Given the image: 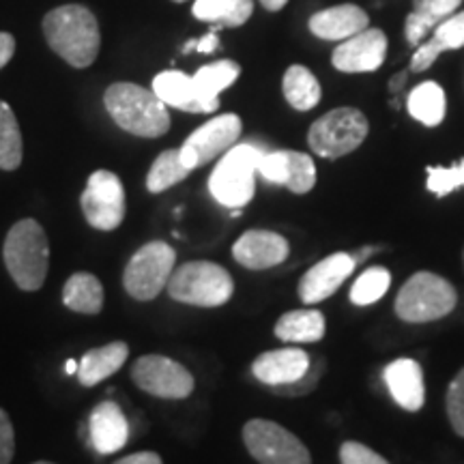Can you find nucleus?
Returning a JSON list of instances; mask_svg holds the SVG:
<instances>
[{
	"label": "nucleus",
	"instance_id": "423d86ee",
	"mask_svg": "<svg viewBox=\"0 0 464 464\" xmlns=\"http://www.w3.org/2000/svg\"><path fill=\"white\" fill-rule=\"evenodd\" d=\"M458 304L456 288L437 274L421 271L409 277L396 297V314L404 323H432L448 316Z\"/></svg>",
	"mask_w": 464,
	"mask_h": 464
},
{
	"label": "nucleus",
	"instance_id": "412c9836",
	"mask_svg": "<svg viewBox=\"0 0 464 464\" xmlns=\"http://www.w3.org/2000/svg\"><path fill=\"white\" fill-rule=\"evenodd\" d=\"M382 376H385V385L396 404L411 413L421 409L423 400H426V385H423L420 363L413 359H396L387 365Z\"/></svg>",
	"mask_w": 464,
	"mask_h": 464
},
{
	"label": "nucleus",
	"instance_id": "4be33fe9",
	"mask_svg": "<svg viewBox=\"0 0 464 464\" xmlns=\"http://www.w3.org/2000/svg\"><path fill=\"white\" fill-rule=\"evenodd\" d=\"M458 48H464V11H456L454 15L445 17L430 33V37L417 45V52L411 58V69L426 72L437 63V58L443 52Z\"/></svg>",
	"mask_w": 464,
	"mask_h": 464
},
{
	"label": "nucleus",
	"instance_id": "c756f323",
	"mask_svg": "<svg viewBox=\"0 0 464 464\" xmlns=\"http://www.w3.org/2000/svg\"><path fill=\"white\" fill-rule=\"evenodd\" d=\"M241 67L235 61H216L211 65L200 67L198 72L191 75L196 89L207 102L219 103V92L228 89V86L239 78Z\"/></svg>",
	"mask_w": 464,
	"mask_h": 464
},
{
	"label": "nucleus",
	"instance_id": "20e7f679",
	"mask_svg": "<svg viewBox=\"0 0 464 464\" xmlns=\"http://www.w3.org/2000/svg\"><path fill=\"white\" fill-rule=\"evenodd\" d=\"M166 290L179 304L219 307L230 301L235 293V282L222 265L208 263V260H191L172 271Z\"/></svg>",
	"mask_w": 464,
	"mask_h": 464
},
{
	"label": "nucleus",
	"instance_id": "473e14b6",
	"mask_svg": "<svg viewBox=\"0 0 464 464\" xmlns=\"http://www.w3.org/2000/svg\"><path fill=\"white\" fill-rule=\"evenodd\" d=\"M392 286V274L382 266H370L357 277L351 288V301L355 305H372L385 297Z\"/></svg>",
	"mask_w": 464,
	"mask_h": 464
},
{
	"label": "nucleus",
	"instance_id": "f3484780",
	"mask_svg": "<svg viewBox=\"0 0 464 464\" xmlns=\"http://www.w3.org/2000/svg\"><path fill=\"white\" fill-rule=\"evenodd\" d=\"M310 363V355L301 348H280V351L263 353L254 359L252 374L265 385L284 387L304 379Z\"/></svg>",
	"mask_w": 464,
	"mask_h": 464
},
{
	"label": "nucleus",
	"instance_id": "c85d7f7f",
	"mask_svg": "<svg viewBox=\"0 0 464 464\" xmlns=\"http://www.w3.org/2000/svg\"><path fill=\"white\" fill-rule=\"evenodd\" d=\"M282 91L290 106L295 110H301V112L316 108L323 95L316 75L304 65H293L286 69Z\"/></svg>",
	"mask_w": 464,
	"mask_h": 464
},
{
	"label": "nucleus",
	"instance_id": "6e6552de",
	"mask_svg": "<svg viewBox=\"0 0 464 464\" xmlns=\"http://www.w3.org/2000/svg\"><path fill=\"white\" fill-rule=\"evenodd\" d=\"M177 252L166 241H150L130 258L123 274L127 295L136 301H153L166 288L174 271Z\"/></svg>",
	"mask_w": 464,
	"mask_h": 464
},
{
	"label": "nucleus",
	"instance_id": "a878e982",
	"mask_svg": "<svg viewBox=\"0 0 464 464\" xmlns=\"http://www.w3.org/2000/svg\"><path fill=\"white\" fill-rule=\"evenodd\" d=\"M194 17L218 28L243 26L254 14V0H196Z\"/></svg>",
	"mask_w": 464,
	"mask_h": 464
},
{
	"label": "nucleus",
	"instance_id": "5701e85b",
	"mask_svg": "<svg viewBox=\"0 0 464 464\" xmlns=\"http://www.w3.org/2000/svg\"><path fill=\"white\" fill-rule=\"evenodd\" d=\"M127 357H130V346L125 342H110L106 346L92 348L80 359L78 381L84 387H95L97 382L110 379L123 368Z\"/></svg>",
	"mask_w": 464,
	"mask_h": 464
},
{
	"label": "nucleus",
	"instance_id": "4c0bfd02",
	"mask_svg": "<svg viewBox=\"0 0 464 464\" xmlns=\"http://www.w3.org/2000/svg\"><path fill=\"white\" fill-rule=\"evenodd\" d=\"M114 464H164V462H161L160 454H155V451H138V454L121 458V460H116Z\"/></svg>",
	"mask_w": 464,
	"mask_h": 464
},
{
	"label": "nucleus",
	"instance_id": "e433bc0d",
	"mask_svg": "<svg viewBox=\"0 0 464 464\" xmlns=\"http://www.w3.org/2000/svg\"><path fill=\"white\" fill-rule=\"evenodd\" d=\"M15 454V432L7 411L0 409V464H9Z\"/></svg>",
	"mask_w": 464,
	"mask_h": 464
},
{
	"label": "nucleus",
	"instance_id": "2f4dec72",
	"mask_svg": "<svg viewBox=\"0 0 464 464\" xmlns=\"http://www.w3.org/2000/svg\"><path fill=\"white\" fill-rule=\"evenodd\" d=\"M191 170L183 164L181 150L170 149L164 150L158 160L150 166L149 177H147V189L150 194H161V191L170 189L172 185L181 183L183 179H188Z\"/></svg>",
	"mask_w": 464,
	"mask_h": 464
},
{
	"label": "nucleus",
	"instance_id": "c9c22d12",
	"mask_svg": "<svg viewBox=\"0 0 464 464\" xmlns=\"http://www.w3.org/2000/svg\"><path fill=\"white\" fill-rule=\"evenodd\" d=\"M340 462L342 464H390L374 450L365 448L357 440H346L340 448Z\"/></svg>",
	"mask_w": 464,
	"mask_h": 464
},
{
	"label": "nucleus",
	"instance_id": "9b49d317",
	"mask_svg": "<svg viewBox=\"0 0 464 464\" xmlns=\"http://www.w3.org/2000/svg\"><path fill=\"white\" fill-rule=\"evenodd\" d=\"M131 381L142 392L164 400H183L194 392V376L170 357L144 355L131 365Z\"/></svg>",
	"mask_w": 464,
	"mask_h": 464
},
{
	"label": "nucleus",
	"instance_id": "ea45409f",
	"mask_svg": "<svg viewBox=\"0 0 464 464\" xmlns=\"http://www.w3.org/2000/svg\"><path fill=\"white\" fill-rule=\"evenodd\" d=\"M218 45H219L218 33L211 31L208 34H205V37H202V39H196L194 50L200 52V54H213V52L218 50Z\"/></svg>",
	"mask_w": 464,
	"mask_h": 464
},
{
	"label": "nucleus",
	"instance_id": "ddd939ff",
	"mask_svg": "<svg viewBox=\"0 0 464 464\" xmlns=\"http://www.w3.org/2000/svg\"><path fill=\"white\" fill-rule=\"evenodd\" d=\"M258 174L265 181L284 185L293 194H307L316 185V166L310 155L299 150H271L258 161Z\"/></svg>",
	"mask_w": 464,
	"mask_h": 464
},
{
	"label": "nucleus",
	"instance_id": "dca6fc26",
	"mask_svg": "<svg viewBox=\"0 0 464 464\" xmlns=\"http://www.w3.org/2000/svg\"><path fill=\"white\" fill-rule=\"evenodd\" d=\"M288 241L271 230H247L232 246V256L252 271L271 269L288 258Z\"/></svg>",
	"mask_w": 464,
	"mask_h": 464
},
{
	"label": "nucleus",
	"instance_id": "37998d69",
	"mask_svg": "<svg viewBox=\"0 0 464 464\" xmlns=\"http://www.w3.org/2000/svg\"><path fill=\"white\" fill-rule=\"evenodd\" d=\"M78 362H73V359H69V362L65 363V372L67 374H78Z\"/></svg>",
	"mask_w": 464,
	"mask_h": 464
},
{
	"label": "nucleus",
	"instance_id": "a18cd8bd",
	"mask_svg": "<svg viewBox=\"0 0 464 464\" xmlns=\"http://www.w3.org/2000/svg\"><path fill=\"white\" fill-rule=\"evenodd\" d=\"M33 464H54V462H33Z\"/></svg>",
	"mask_w": 464,
	"mask_h": 464
},
{
	"label": "nucleus",
	"instance_id": "58836bf2",
	"mask_svg": "<svg viewBox=\"0 0 464 464\" xmlns=\"http://www.w3.org/2000/svg\"><path fill=\"white\" fill-rule=\"evenodd\" d=\"M15 54V39L14 34L0 33V69H3Z\"/></svg>",
	"mask_w": 464,
	"mask_h": 464
},
{
	"label": "nucleus",
	"instance_id": "bb28decb",
	"mask_svg": "<svg viewBox=\"0 0 464 464\" xmlns=\"http://www.w3.org/2000/svg\"><path fill=\"white\" fill-rule=\"evenodd\" d=\"M63 304L78 314H100L103 307V286L92 274H73L63 288Z\"/></svg>",
	"mask_w": 464,
	"mask_h": 464
},
{
	"label": "nucleus",
	"instance_id": "c03bdc74",
	"mask_svg": "<svg viewBox=\"0 0 464 464\" xmlns=\"http://www.w3.org/2000/svg\"><path fill=\"white\" fill-rule=\"evenodd\" d=\"M372 252H374V249H372V247L363 249V252H359V258H362V260H363V258H368V256H370V254H372Z\"/></svg>",
	"mask_w": 464,
	"mask_h": 464
},
{
	"label": "nucleus",
	"instance_id": "72a5a7b5",
	"mask_svg": "<svg viewBox=\"0 0 464 464\" xmlns=\"http://www.w3.org/2000/svg\"><path fill=\"white\" fill-rule=\"evenodd\" d=\"M426 188L430 189L432 194H437L439 198L451 194L456 188H464V160L450 168H443V166L428 168Z\"/></svg>",
	"mask_w": 464,
	"mask_h": 464
},
{
	"label": "nucleus",
	"instance_id": "7c9ffc66",
	"mask_svg": "<svg viewBox=\"0 0 464 464\" xmlns=\"http://www.w3.org/2000/svg\"><path fill=\"white\" fill-rule=\"evenodd\" d=\"M22 133L14 110L0 100V170H15L22 164Z\"/></svg>",
	"mask_w": 464,
	"mask_h": 464
},
{
	"label": "nucleus",
	"instance_id": "39448f33",
	"mask_svg": "<svg viewBox=\"0 0 464 464\" xmlns=\"http://www.w3.org/2000/svg\"><path fill=\"white\" fill-rule=\"evenodd\" d=\"M265 150L256 144H235L208 179V191L219 205L241 208L254 198L258 161Z\"/></svg>",
	"mask_w": 464,
	"mask_h": 464
},
{
	"label": "nucleus",
	"instance_id": "a19ab883",
	"mask_svg": "<svg viewBox=\"0 0 464 464\" xmlns=\"http://www.w3.org/2000/svg\"><path fill=\"white\" fill-rule=\"evenodd\" d=\"M286 3L288 0H260V5H263L266 11H280Z\"/></svg>",
	"mask_w": 464,
	"mask_h": 464
},
{
	"label": "nucleus",
	"instance_id": "6ab92c4d",
	"mask_svg": "<svg viewBox=\"0 0 464 464\" xmlns=\"http://www.w3.org/2000/svg\"><path fill=\"white\" fill-rule=\"evenodd\" d=\"M153 92L160 97L166 106L183 110V112L207 114L216 112L219 103L207 102L196 89L194 80L181 72H164L155 75Z\"/></svg>",
	"mask_w": 464,
	"mask_h": 464
},
{
	"label": "nucleus",
	"instance_id": "b1692460",
	"mask_svg": "<svg viewBox=\"0 0 464 464\" xmlns=\"http://www.w3.org/2000/svg\"><path fill=\"white\" fill-rule=\"evenodd\" d=\"M462 0H413V11L404 22L406 42L411 45H420L430 37L445 17L454 15Z\"/></svg>",
	"mask_w": 464,
	"mask_h": 464
},
{
	"label": "nucleus",
	"instance_id": "79ce46f5",
	"mask_svg": "<svg viewBox=\"0 0 464 464\" xmlns=\"http://www.w3.org/2000/svg\"><path fill=\"white\" fill-rule=\"evenodd\" d=\"M404 80H406V73H400L398 78H392V82H390V89L396 92V91H400L402 89V84H404Z\"/></svg>",
	"mask_w": 464,
	"mask_h": 464
},
{
	"label": "nucleus",
	"instance_id": "49530a36",
	"mask_svg": "<svg viewBox=\"0 0 464 464\" xmlns=\"http://www.w3.org/2000/svg\"><path fill=\"white\" fill-rule=\"evenodd\" d=\"M172 3H185V0H172Z\"/></svg>",
	"mask_w": 464,
	"mask_h": 464
},
{
	"label": "nucleus",
	"instance_id": "1a4fd4ad",
	"mask_svg": "<svg viewBox=\"0 0 464 464\" xmlns=\"http://www.w3.org/2000/svg\"><path fill=\"white\" fill-rule=\"evenodd\" d=\"M243 443L260 464H312L305 445L276 421H247L243 428Z\"/></svg>",
	"mask_w": 464,
	"mask_h": 464
},
{
	"label": "nucleus",
	"instance_id": "f704fd0d",
	"mask_svg": "<svg viewBox=\"0 0 464 464\" xmlns=\"http://www.w3.org/2000/svg\"><path fill=\"white\" fill-rule=\"evenodd\" d=\"M448 417L458 437L464 439V368L454 376L448 390Z\"/></svg>",
	"mask_w": 464,
	"mask_h": 464
},
{
	"label": "nucleus",
	"instance_id": "2eb2a0df",
	"mask_svg": "<svg viewBox=\"0 0 464 464\" xmlns=\"http://www.w3.org/2000/svg\"><path fill=\"white\" fill-rule=\"evenodd\" d=\"M357 260L355 256L346 252L332 254V256L323 258L321 263L312 266L299 282V299L305 305L321 304L329 299L338 290L348 276L355 271Z\"/></svg>",
	"mask_w": 464,
	"mask_h": 464
},
{
	"label": "nucleus",
	"instance_id": "f8f14e48",
	"mask_svg": "<svg viewBox=\"0 0 464 464\" xmlns=\"http://www.w3.org/2000/svg\"><path fill=\"white\" fill-rule=\"evenodd\" d=\"M243 123L237 114H222L198 127L188 140L183 142L181 160L189 170L207 166L208 161L218 160L219 155L228 153L239 140Z\"/></svg>",
	"mask_w": 464,
	"mask_h": 464
},
{
	"label": "nucleus",
	"instance_id": "f03ea898",
	"mask_svg": "<svg viewBox=\"0 0 464 464\" xmlns=\"http://www.w3.org/2000/svg\"><path fill=\"white\" fill-rule=\"evenodd\" d=\"M108 114L121 130L140 138H160L170 130V112L153 91L131 82L108 86L103 95Z\"/></svg>",
	"mask_w": 464,
	"mask_h": 464
},
{
	"label": "nucleus",
	"instance_id": "0eeeda50",
	"mask_svg": "<svg viewBox=\"0 0 464 464\" xmlns=\"http://www.w3.org/2000/svg\"><path fill=\"white\" fill-rule=\"evenodd\" d=\"M368 119L357 108H335L316 121L307 131V142L316 155L338 160L353 153L368 138Z\"/></svg>",
	"mask_w": 464,
	"mask_h": 464
},
{
	"label": "nucleus",
	"instance_id": "4468645a",
	"mask_svg": "<svg viewBox=\"0 0 464 464\" xmlns=\"http://www.w3.org/2000/svg\"><path fill=\"white\" fill-rule=\"evenodd\" d=\"M387 54V37L381 28H365L340 42L332 63L342 73H370L382 65Z\"/></svg>",
	"mask_w": 464,
	"mask_h": 464
},
{
	"label": "nucleus",
	"instance_id": "7ed1b4c3",
	"mask_svg": "<svg viewBox=\"0 0 464 464\" xmlns=\"http://www.w3.org/2000/svg\"><path fill=\"white\" fill-rule=\"evenodd\" d=\"M5 266L22 290H39L48 277L50 243L37 219H20L7 232L3 247Z\"/></svg>",
	"mask_w": 464,
	"mask_h": 464
},
{
	"label": "nucleus",
	"instance_id": "aec40b11",
	"mask_svg": "<svg viewBox=\"0 0 464 464\" xmlns=\"http://www.w3.org/2000/svg\"><path fill=\"white\" fill-rule=\"evenodd\" d=\"M368 26L370 17L357 5H338V7L323 9L310 17L312 34L324 42H344Z\"/></svg>",
	"mask_w": 464,
	"mask_h": 464
},
{
	"label": "nucleus",
	"instance_id": "a211bd4d",
	"mask_svg": "<svg viewBox=\"0 0 464 464\" xmlns=\"http://www.w3.org/2000/svg\"><path fill=\"white\" fill-rule=\"evenodd\" d=\"M89 439L92 450L102 456H110L125 448L130 439V423L119 404L106 400L92 409L89 417Z\"/></svg>",
	"mask_w": 464,
	"mask_h": 464
},
{
	"label": "nucleus",
	"instance_id": "9d476101",
	"mask_svg": "<svg viewBox=\"0 0 464 464\" xmlns=\"http://www.w3.org/2000/svg\"><path fill=\"white\" fill-rule=\"evenodd\" d=\"M84 218L92 228L114 230L123 224L125 218V189L121 179L110 170H97L89 177L82 191Z\"/></svg>",
	"mask_w": 464,
	"mask_h": 464
},
{
	"label": "nucleus",
	"instance_id": "393cba45",
	"mask_svg": "<svg viewBox=\"0 0 464 464\" xmlns=\"http://www.w3.org/2000/svg\"><path fill=\"white\" fill-rule=\"evenodd\" d=\"M276 335L290 344H312L323 340L324 316L318 310H293L280 316L276 323Z\"/></svg>",
	"mask_w": 464,
	"mask_h": 464
},
{
	"label": "nucleus",
	"instance_id": "cd10ccee",
	"mask_svg": "<svg viewBox=\"0 0 464 464\" xmlns=\"http://www.w3.org/2000/svg\"><path fill=\"white\" fill-rule=\"evenodd\" d=\"M406 110L426 127H437L443 123L448 102H445V92L437 82H421L409 92L406 100Z\"/></svg>",
	"mask_w": 464,
	"mask_h": 464
},
{
	"label": "nucleus",
	"instance_id": "f257e3e1",
	"mask_svg": "<svg viewBox=\"0 0 464 464\" xmlns=\"http://www.w3.org/2000/svg\"><path fill=\"white\" fill-rule=\"evenodd\" d=\"M45 42L63 61L75 69L95 63L100 54L102 34L97 17L82 5H65L44 17Z\"/></svg>",
	"mask_w": 464,
	"mask_h": 464
}]
</instances>
